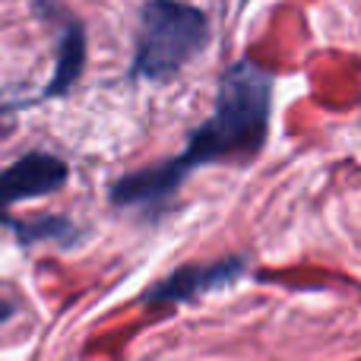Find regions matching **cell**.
<instances>
[{
  "label": "cell",
  "mask_w": 361,
  "mask_h": 361,
  "mask_svg": "<svg viewBox=\"0 0 361 361\" xmlns=\"http://www.w3.org/2000/svg\"><path fill=\"white\" fill-rule=\"evenodd\" d=\"M273 108V76L250 61H238L219 82L216 108L209 121L190 133L184 152L152 169L114 180L111 203L118 209L152 212L165 206L180 180L209 162H247L263 149Z\"/></svg>",
  "instance_id": "obj_1"
},
{
  "label": "cell",
  "mask_w": 361,
  "mask_h": 361,
  "mask_svg": "<svg viewBox=\"0 0 361 361\" xmlns=\"http://www.w3.org/2000/svg\"><path fill=\"white\" fill-rule=\"evenodd\" d=\"M209 42V19L184 0H146L140 10L133 80L165 82L178 76Z\"/></svg>",
  "instance_id": "obj_2"
},
{
  "label": "cell",
  "mask_w": 361,
  "mask_h": 361,
  "mask_svg": "<svg viewBox=\"0 0 361 361\" xmlns=\"http://www.w3.org/2000/svg\"><path fill=\"white\" fill-rule=\"evenodd\" d=\"M70 178V165L51 152H29L0 171V222H6L10 206L23 200L48 197L61 190Z\"/></svg>",
  "instance_id": "obj_3"
},
{
  "label": "cell",
  "mask_w": 361,
  "mask_h": 361,
  "mask_svg": "<svg viewBox=\"0 0 361 361\" xmlns=\"http://www.w3.org/2000/svg\"><path fill=\"white\" fill-rule=\"evenodd\" d=\"M244 273L241 257H228V260L203 263V267H184L178 273L165 276L162 282H156L152 288L143 292L146 305H180V301H193L200 295L222 288L228 282H235Z\"/></svg>",
  "instance_id": "obj_4"
},
{
  "label": "cell",
  "mask_w": 361,
  "mask_h": 361,
  "mask_svg": "<svg viewBox=\"0 0 361 361\" xmlns=\"http://www.w3.org/2000/svg\"><path fill=\"white\" fill-rule=\"evenodd\" d=\"M82 67H86V29H82L76 19H70L63 35H61V42H57L54 73H51L48 86L42 89V99H57V95H63L76 80H80Z\"/></svg>",
  "instance_id": "obj_5"
},
{
  "label": "cell",
  "mask_w": 361,
  "mask_h": 361,
  "mask_svg": "<svg viewBox=\"0 0 361 361\" xmlns=\"http://www.w3.org/2000/svg\"><path fill=\"white\" fill-rule=\"evenodd\" d=\"M10 225L16 228L19 241L23 244H38V241H70L73 235V222L61 216H51V219H35V222H16L10 219Z\"/></svg>",
  "instance_id": "obj_6"
},
{
  "label": "cell",
  "mask_w": 361,
  "mask_h": 361,
  "mask_svg": "<svg viewBox=\"0 0 361 361\" xmlns=\"http://www.w3.org/2000/svg\"><path fill=\"white\" fill-rule=\"evenodd\" d=\"M13 314H16V307H13L10 301H4V298H0V324H4V320H10Z\"/></svg>",
  "instance_id": "obj_7"
}]
</instances>
